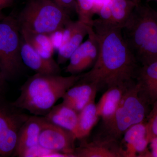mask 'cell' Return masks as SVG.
<instances>
[{"mask_svg":"<svg viewBox=\"0 0 157 157\" xmlns=\"http://www.w3.org/2000/svg\"><path fill=\"white\" fill-rule=\"evenodd\" d=\"M99 44L95 63L79 80L95 83L100 89L131 84L135 81L139 63L123 35L122 29L107 24L98 18L92 24Z\"/></svg>","mask_w":157,"mask_h":157,"instance_id":"cell-1","label":"cell"},{"mask_svg":"<svg viewBox=\"0 0 157 157\" xmlns=\"http://www.w3.org/2000/svg\"><path fill=\"white\" fill-rule=\"evenodd\" d=\"M80 77V74L63 76L36 73L21 87L20 95L11 104L34 115L45 116Z\"/></svg>","mask_w":157,"mask_h":157,"instance_id":"cell-2","label":"cell"},{"mask_svg":"<svg viewBox=\"0 0 157 157\" xmlns=\"http://www.w3.org/2000/svg\"><path fill=\"white\" fill-rule=\"evenodd\" d=\"M130 50L141 66L157 60V11L149 6H136L122 29Z\"/></svg>","mask_w":157,"mask_h":157,"instance_id":"cell-3","label":"cell"},{"mask_svg":"<svg viewBox=\"0 0 157 157\" xmlns=\"http://www.w3.org/2000/svg\"><path fill=\"white\" fill-rule=\"evenodd\" d=\"M16 20L20 31L49 35L71 19L69 11L50 0H29Z\"/></svg>","mask_w":157,"mask_h":157,"instance_id":"cell-4","label":"cell"},{"mask_svg":"<svg viewBox=\"0 0 157 157\" xmlns=\"http://www.w3.org/2000/svg\"><path fill=\"white\" fill-rule=\"evenodd\" d=\"M147 105L139 94L135 82L128 89L112 116L103 121L102 131L98 136L119 141L130 127L144 121Z\"/></svg>","mask_w":157,"mask_h":157,"instance_id":"cell-5","label":"cell"},{"mask_svg":"<svg viewBox=\"0 0 157 157\" xmlns=\"http://www.w3.org/2000/svg\"><path fill=\"white\" fill-rule=\"evenodd\" d=\"M17 20L9 16L0 21V67L6 80L21 72V38Z\"/></svg>","mask_w":157,"mask_h":157,"instance_id":"cell-6","label":"cell"},{"mask_svg":"<svg viewBox=\"0 0 157 157\" xmlns=\"http://www.w3.org/2000/svg\"><path fill=\"white\" fill-rule=\"evenodd\" d=\"M0 98V157L13 155L20 129L29 116Z\"/></svg>","mask_w":157,"mask_h":157,"instance_id":"cell-7","label":"cell"},{"mask_svg":"<svg viewBox=\"0 0 157 157\" xmlns=\"http://www.w3.org/2000/svg\"><path fill=\"white\" fill-rule=\"evenodd\" d=\"M76 139L73 132L47 121L39 135V144L48 150L74 157Z\"/></svg>","mask_w":157,"mask_h":157,"instance_id":"cell-8","label":"cell"},{"mask_svg":"<svg viewBox=\"0 0 157 157\" xmlns=\"http://www.w3.org/2000/svg\"><path fill=\"white\" fill-rule=\"evenodd\" d=\"M88 38L82 43L70 56V63L65 69V72L71 75H79L91 68L95 63L99 52L98 38L93 25H89Z\"/></svg>","mask_w":157,"mask_h":157,"instance_id":"cell-9","label":"cell"},{"mask_svg":"<svg viewBox=\"0 0 157 157\" xmlns=\"http://www.w3.org/2000/svg\"><path fill=\"white\" fill-rule=\"evenodd\" d=\"M88 25L80 21H69L63 29V42L58 50L57 63L63 64L69 60L73 52L88 35Z\"/></svg>","mask_w":157,"mask_h":157,"instance_id":"cell-10","label":"cell"},{"mask_svg":"<svg viewBox=\"0 0 157 157\" xmlns=\"http://www.w3.org/2000/svg\"><path fill=\"white\" fill-rule=\"evenodd\" d=\"M136 6L131 0H106L97 13L99 16L98 19L123 29Z\"/></svg>","mask_w":157,"mask_h":157,"instance_id":"cell-11","label":"cell"},{"mask_svg":"<svg viewBox=\"0 0 157 157\" xmlns=\"http://www.w3.org/2000/svg\"><path fill=\"white\" fill-rule=\"evenodd\" d=\"M121 142L124 157H150L146 123L134 125L126 131Z\"/></svg>","mask_w":157,"mask_h":157,"instance_id":"cell-12","label":"cell"},{"mask_svg":"<svg viewBox=\"0 0 157 157\" xmlns=\"http://www.w3.org/2000/svg\"><path fill=\"white\" fill-rule=\"evenodd\" d=\"M97 136L92 141L82 139L75 148L74 157H124L121 142Z\"/></svg>","mask_w":157,"mask_h":157,"instance_id":"cell-13","label":"cell"},{"mask_svg":"<svg viewBox=\"0 0 157 157\" xmlns=\"http://www.w3.org/2000/svg\"><path fill=\"white\" fill-rule=\"evenodd\" d=\"M46 122L44 117L29 116L20 129L12 156L25 157L31 149L39 145V135Z\"/></svg>","mask_w":157,"mask_h":157,"instance_id":"cell-14","label":"cell"},{"mask_svg":"<svg viewBox=\"0 0 157 157\" xmlns=\"http://www.w3.org/2000/svg\"><path fill=\"white\" fill-rule=\"evenodd\" d=\"M21 56L24 64L36 73L47 75H60V68L53 58L43 57L21 38Z\"/></svg>","mask_w":157,"mask_h":157,"instance_id":"cell-15","label":"cell"},{"mask_svg":"<svg viewBox=\"0 0 157 157\" xmlns=\"http://www.w3.org/2000/svg\"><path fill=\"white\" fill-rule=\"evenodd\" d=\"M98 91L95 83L79 80L65 93L62 103L78 113L90 102L95 100Z\"/></svg>","mask_w":157,"mask_h":157,"instance_id":"cell-16","label":"cell"},{"mask_svg":"<svg viewBox=\"0 0 157 157\" xmlns=\"http://www.w3.org/2000/svg\"><path fill=\"white\" fill-rule=\"evenodd\" d=\"M135 82L131 84L115 86L106 90L96 104L98 115L102 118L103 121L107 120L112 116L128 89Z\"/></svg>","mask_w":157,"mask_h":157,"instance_id":"cell-17","label":"cell"},{"mask_svg":"<svg viewBox=\"0 0 157 157\" xmlns=\"http://www.w3.org/2000/svg\"><path fill=\"white\" fill-rule=\"evenodd\" d=\"M78 114L74 109L62 103L54 106L44 117L48 122L69 130L75 135Z\"/></svg>","mask_w":157,"mask_h":157,"instance_id":"cell-18","label":"cell"},{"mask_svg":"<svg viewBox=\"0 0 157 157\" xmlns=\"http://www.w3.org/2000/svg\"><path fill=\"white\" fill-rule=\"evenodd\" d=\"M99 118L94 100L78 113V123L75 134L76 138L82 140L87 137L98 123Z\"/></svg>","mask_w":157,"mask_h":157,"instance_id":"cell-19","label":"cell"},{"mask_svg":"<svg viewBox=\"0 0 157 157\" xmlns=\"http://www.w3.org/2000/svg\"><path fill=\"white\" fill-rule=\"evenodd\" d=\"M20 32L21 38L40 55L45 58H52L55 49L48 34Z\"/></svg>","mask_w":157,"mask_h":157,"instance_id":"cell-20","label":"cell"},{"mask_svg":"<svg viewBox=\"0 0 157 157\" xmlns=\"http://www.w3.org/2000/svg\"><path fill=\"white\" fill-rule=\"evenodd\" d=\"M76 2L78 20L88 25H92L93 16L96 14L94 0H76Z\"/></svg>","mask_w":157,"mask_h":157,"instance_id":"cell-21","label":"cell"},{"mask_svg":"<svg viewBox=\"0 0 157 157\" xmlns=\"http://www.w3.org/2000/svg\"><path fill=\"white\" fill-rule=\"evenodd\" d=\"M153 105L152 109L147 115V121L146 123L149 143L153 138L157 137V99Z\"/></svg>","mask_w":157,"mask_h":157,"instance_id":"cell-22","label":"cell"},{"mask_svg":"<svg viewBox=\"0 0 157 157\" xmlns=\"http://www.w3.org/2000/svg\"><path fill=\"white\" fill-rule=\"evenodd\" d=\"M139 94L147 104H153L157 99V81L139 91Z\"/></svg>","mask_w":157,"mask_h":157,"instance_id":"cell-23","label":"cell"},{"mask_svg":"<svg viewBox=\"0 0 157 157\" xmlns=\"http://www.w3.org/2000/svg\"><path fill=\"white\" fill-rule=\"evenodd\" d=\"M63 29L55 31L48 35L55 50H58L61 46L63 42Z\"/></svg>","mask_w":157,"mask_h":157,"instance_id":"cell-24","label":"cell"},{"mask_svg":"<svg viewBox=\"0 0 157 157\" xmlns=\"http://www.w3.org/2000/svg\"><path fill=\"white\" fill-rule=\"evenodd\" d=\"M63 9L67 11H76V0H50Z\"/></svg>","mask_w":157,"mask_h":157,"instance_id":"cell-25","label":"cell"},{"mask_svg":"<svg viewBox=\"0 0 157 157\" xmlns=\"http://www.w3.org/2000/svg\"><path fill=\"white\" fill-rule=\"evenodd\" d=\"M151 151H150V157H157V137H155L150 141Z\"/></svg>","mask_w":157,"mask_h":157,"instance_id":"cell-26","label":"cell"},{"mask_svg":"<svg viewBox=\"0 0 157 157\" xmlns=\"http://www.w3.org/2000/svg\"><path fill=\"white\" fill-rule=\"evenodd\" d=\"M6 79L4 77V75L0 67V98L2 96V94L4 92L5 89V82Z\"/></svg>","mask_w":157,"mask_h":157,"instance_id":"cell-27","label":"cell"},{"mask_svg":"<svg viewBox=\"0 0 157 157\" xmlns=\"http://www.w3.org/2000/svg\"><path fill=\"white\" fill-rule=\"evenodd\" d=\"M15 0H0V12L2 9L11 6Z\"/></svg>","mask_w":157,"mask_h":157,"instance_id":"cell-28","label":"cell"},{"mask_svg":"<svg viewBox=\"0 0 157 157\" xmlns=\"http://www.w3.org/2000/svg\"><path fill=\"white\" fill-rule=\"evenodd\" d=\"M105 1H106V0H94L95 10L96 14H97L98 11L101 9V6H103Z\"/></svg>","mask_w":157,"mask_h":157,"instance_id":"cell-29","label":"cell"},{"mask_svg":"<svg viewBox=\"0 0 157 157\" xmlns=\"http://www.w3.org/2000/svg\"><path fill=\"white\" fill-rule=\"evenodd\" d=\"M6 17V16L4 14H2V12H0V21L4 19Z\"/></svg>","mask_w":157,"mask_h":157,"instance_id":"cell-30","label":"cell"},{"mask_svg":"<svg viewBox=\"0 0 157 157\" xmlns=\"http://www.w3.org/2000/svg\"><path fill=\"white\" fill-rule=\"evenodd\" d=\"M131 1L135 2V4H137V5H138L139 3H140V0H131Z\"/></svg>","mask_w":157,"mask_h":157,"instance_id":"cell-31","label":"cell"},{"mask_svg":"<svg viewBox=\"0 0 157 157\" xmlns=\"http://www.w3.org/2000/svg\"><path fill=\"white\" fill-rule=\"evenodd\" d=\"M149 1H151V0H149ZM155 1H157V0H155Z\"/></svg>","mask_w":157,"mask_h":157,"instance_id":"cell-32","label":"cell"}]
</instances>
